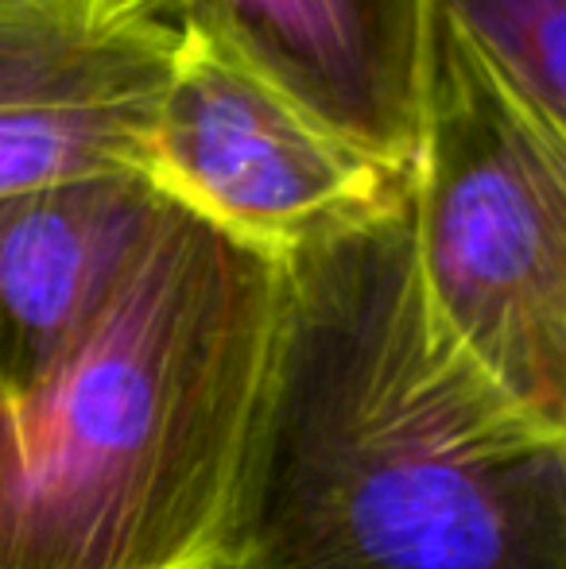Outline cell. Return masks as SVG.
Segmentation results:
<instances>
[{
    "label": "cell",
    "instance_id": "cell-1",
    "mask_svg": "<svg viewBox=\"0 0 566 569\" xmlns=\"http://www.w3.org/2000/svg\"><path fill=\"white\" fill-rule=\"evenodd\" d=\"M229 569H566V430L443 322L411 187L280 256Z\"/></svg>",
    "mask_w": 566,
    "mask_h": 569
},
{
    "label": "cell",
    "instance_id": "cell-2",
    "mask_svg": "<svg viewBox=\"0 0 566 569\" xmlns=\"http://www.w3.org/2000/svg\"><path fill=\"white\" fill-rule=\"evenodd\" d=\"M280 318V256L167 202L137 263L20 403L4 569H229Z\"/></svg>",
    "mask_w": 566,
    "mask_h": 569
},
{
    "label": "cell",
    "instance_id": "cell-3",
    "mask_svg": "<svg viewBox=\"0 0 566 569\" xmlns=\"http://www.w3.org/2000/svg\"><path fill=\"white\" fill-rule=\"evenodd\" d=\"M411 232L454 338L566 430V140L450 20L411 163Z\"/></svg>",
    "mask_w": 566,
    "mask_h": 569
},
{
    "label": "cell",
    "instance_id": "cell-4",
    "mask_svg": "<svg viewBox=\"0 0 566 569\" xmlns=\"http://www.w3.org/2000/svg\"><path fill=\"white\" fill-rule=\"evenodd\" d=\"M143 179L190 218L268 256L404 202L411 171L373 159L182 28Z\"/></svg>",
    "mask_w": 566,
    "mask_h": 569
},
{
    "label": "cell",
    "instance_id": "cell-5",
    "mask_svg": "<svg viewBox=\"0 0 566 569\" xmlns=\"http://www.w3.org/2000/svg\"><path fill=\"white\" fill-rule=\"evenodd\" d=\"M175 0H28L0 16V198L143 174Z\"/></svg>",
    "mask_w": 566,
    "mask_h": 569
},
{
    "label": "cell",
    "instance_id": "cell-6",
    "mask_svg": "<svg viewBox=\"0 0 566 569\" xmlns=\"http://www.w3.org/2000/svg\"><path fill=\"white\" fill-rule=\"evenodd\" d=\"M175 12L318 124L411 171L435 78L438 0H175Z\"/></svg>",
    "mask_w": 566,
    "mask_h": 569
},
{
    "label": "cell",
    "instance_id": "cell-7",
    "mask_svg": "<svg viewBox=\"0 0 566 569\" xmlns=\"http://www.w3.org/2000/svg\"><path fill=\"white\" fill-rule=\"evenodd\" d=\"M167 198L143 174H93L0 198V380L28 403L129 276Z\"/></svg>",
    "mask_w": 566,
    "mask_h": 569
},
{
    "label": "cell",
    "instance_id": "cell-8",
    "mask_svg": "<svg viewBox=\"0 0 566 569\" xmlns=\"http://www.w3.org/2000/svg\"><path fill=\"white\" fill-rule=\"evenodd\" d=\"M438 12L566 140V0H438Z\"/></svg>",
    "mask_w": 566,
    "mask_h": 569
},
{
    "label": "cell",
    "instance_id": "cell-9",
    "mask_svg": "<svg viewBox=\"0 0 566 569\" xmlns=\"http://www.w3.org/2000/svg\"><path fill=\"white\" fill-rule=\"evenodd\" d=\"M23 465V435H20V403L0 380V569H4L8 531H12L16 485H20Z\"/></svg>",
    "mask_w": 566,
    "mask_h": 569
},
{
    "label": "cell",
    "instance_id": "cell-10",
    "mask_svg": "<svg viewBox=\"0 0 566 569\" xmlns=\"http://www.w3.org/2000/svg\"><path fill=\"white\" fill-rule=\"evenodd\" d=\"M20 4H28V0H0V16L12 12V8H20Z\"/></svg>",
    "mask_w": 566,
    "mask_h": 569
}]
</instances>
